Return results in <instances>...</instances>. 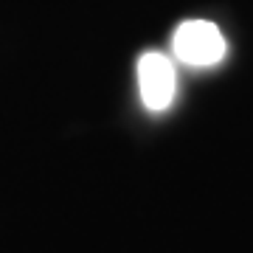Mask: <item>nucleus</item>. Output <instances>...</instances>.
<instances>
[{
    "instance_id": "f257e3e1",
    "label": "nucleus",
    "mask_w": 253,
    "mask_h": 253,
    "mask_svg": "<svg viewBox=\"0 0 253 253\" xmlns=\"http://www.w3.org/2000/svg\"><path fill=\"white\" fill-rule=\"evenodd\" d=\"M174 56L191 68H211L225 56V37L208 20H186L172 37Z\"/></svg>"
},
{
    "instance_id": "f03ea898",
    "label": "nucleus",
    "mask_w": 253,
    "mask_h": 253,
    "mask_svg": "<svg viewBox=\"0 0 253 253\" xmlns=\"http://www.w3.org/2000/svg\"><path fill=\"white\" fill-rule=\"evenodd\" d=\"M138 87L144 107L152 113H163L174 99V65L169 56L158 51H146L138 59Z\"/></svg>"
}]
</instances>
